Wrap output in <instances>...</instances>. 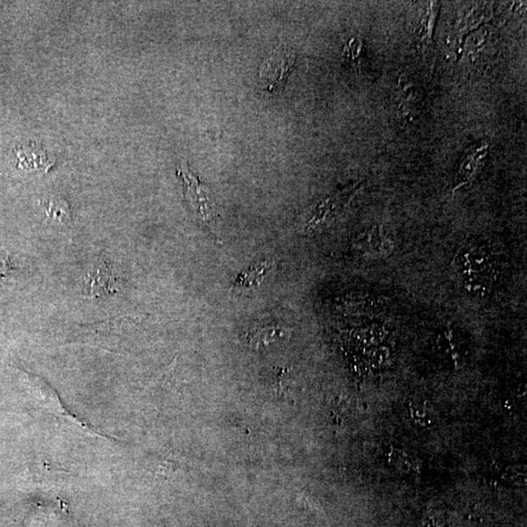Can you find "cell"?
<instances>
[{"label": "cell", "instance_id": "1", "mask_svg": "<svg viewBox=\"0 0 527 527\" xmlns=\"http://www.w3.org/2000/svg\"><path fill=\"white\" fill-rule=\"evenodd\" d=\"M177 173L183 179L185 197L191 206L194 215L211 232L212 236L219 241L214 232L215 220L218 214H217L216 207H215L208 187L202 184L196 175L192 173L191 170L187 166V162L182 164L181 168L177 171Z\"/></svg>", "mask_w": 527, "mask_h": 527}, {"label": "cell", "instance_id": "2", "mask_svg": "<svg viewBox=\"0 0 527 527\" xmlns=\"http://www.w3.org/2000/svg\"><path fill=\"white\" fill-rule=\"evenodd\" d=\"M361 187V182H356L317 202L313 211L309 213L308 219L305 222L303 228L305 234L314 232V229L326 226V224L333 221L351 204Z\"/></svg>", "mask_w": 527, "mask_h": 527}, {"label": "cell", "instance_id": "3", "mask_svg": "<svg viewBox=\"0 0 527 527\" xmlns=\"http://www.w3.org/2000/svg\"><path fill=\"white\" fill-rule=\"evenodd\" d=\"M296 63V54L286 44H279L269 52L261 67L260 79L269 92L283 88Z\"/></svg>", "mask_w": 527, "mask_h": 527}, {"label": "cell", "instance_id": "4", "mask_svg": "<svg viewBox=\"0 0 527 527\" xmlns=\"http://www.w3.org/2000/svg\"><path fill=\"white\" fill-rule=\"evenodd\" d=\"M488 151L489 144L486 141L479 142L467 149L457 170L452 194H455L459 189L466 188L474 183L486 164Z\"/></svg>", "mask_w": 527, "mask_h": 527}, {"label": "cell", "instance_id": "5", "mask_svg": "<svg viewBox=\"0 0 527 527\" xmlns=\"http://www.w3.org/2000/svg\"><path fill=\"white\" fill-rule=\"evenodd\" d=\"M422 100V90L418 85L401 76L396 86V101L398 109L403 116H409L415 112L417 105Z\"/></svg>", "mask_w": 527, "mask_h": 527}, {"label": "cell", "instance_id": "6", "mask_svg": "<svg viewBox=\"0 0 527 527\" xmlns=\"http://www.w3.org/2000/svg\"><path fill=\"white\" fill-rule=\"evenodd\" d=\"M274 262L262 261L253 265L237 276L232 284L234 291H251L263 283L264 279L273 269Z\"/></svg>", "mask_w": 527, "mask_h": 527}, {"label": "cell", "instance_id": "7", "mask_svg": "<svg viewBox=\"0 0 527 527\" xmlns=\"http://www.w3.org/2000/svg\"><path fill=\"white\" fill-rule=\"evenodd\" d=\"M18 157L19 166L27 170H48L53 166L55 161L47 156L42 149L34 145H24L15 149Z\"/></svg>", "mask_w": 527, "mask_h": 527}, {"label": "cell", "instance_id": "8", "mask_svg": "<svg viewBox=\"0 0 527 527\" xmlns=\"http://www.w3.org/2000/svg\"><path fill=\"white\" fill-rule=\"evenodd\" d=\"M439 2H427L426 11L421 15L418 25L419 46L429 48L433 45V32L439 13Z\"/></svg>", "mask_w": 527, "mask_h": 527}, {"label": "cell", "instance_id": "9", "mask_svg": "<svg viewBox=\"0 0 527 527\" xmlns=\"http://www.w3.org/2000/svg\"><path fill=\"white\" fill-rule=\"evenodd\" d=\"M291 335V331L279 324H257L248 333L252 344H268L274 340L286 338Z\"/></svg>", "mask_w": 527, "mask_h": 527}, {"label": "cell", "instance_id": "10", "mask_svg": "<svg viewBox=\"0 0 527 527\" xmlns=\"http://www.w3.org/2000/svg\"><path fill=\"white\" fill-rule=\"evenodd\" d=\"M345 55L349 63L356 71L361 69V57L362 53V42L358 39H352L344 47Z\"/></svg>", "mask_w": 527, "mask_h": 527}, {"label": "cell", "instance_id": "11", "mask_svg": "<svg viewBox=\"0 0 527 527\" xmlns=\"http://www.w3.org/2000/svg\"><path fill=\"white\" fill-rule=\"evenodd\" d=\"M416 527H443V519L438 511L427 509Z\"/></svg>", "mask_w": 527, "mask_h": 527}, {"label": "cell", "instance_id": "12", "mask_svg": "<svg viewBox=\"0 0 527 527\" xmlns=\"http://www.w3.org/2000/svg\"><path fill=\"white\" fill-rule=\"evenodd\" d=\"M411 415L414 423L419 425V426L429 427L433 423L429 412L423 406H419V404H411Z\"/></svg>", "mask_w": 527, "mask_h": 527}, {"label": "cell", "instance_id": "13", "mask_svg": "<svg viewBox=\"0 0 527 527\" xmlns=\"http://www.w3.org/2000/svg\"><path fill=\"white\" fill-rule=\"evenodd\" d=\"M505 476L509 483L523 486L526 481V469L518 468V467H512V468L507 469Z\"/></svg>", "mask_w": 527, "mask_h": 527}, {"label": "cell", "instance_id": "14", "mask_svg": "<svg viewBox=\"0 0 527 527\" xmlns=\"http://www.w3.org/2000/svg\"><path fill=\"white\" fill-rule=\"evenodd\" d=\"M57 208H58V206H55V204H50V208H49L50 211H54V209H55V211H58V209H57ZM62 213H63V212H62L61 209H59V213H58V212H57V215H56V213H54V212H53V213L51 214V216H52V215H53V217H57V218H59L60 216H62ZM64 213H65V212H64Z\"/></svg>", "mask_w": 527, "mask_h": 527}]
</instances>
